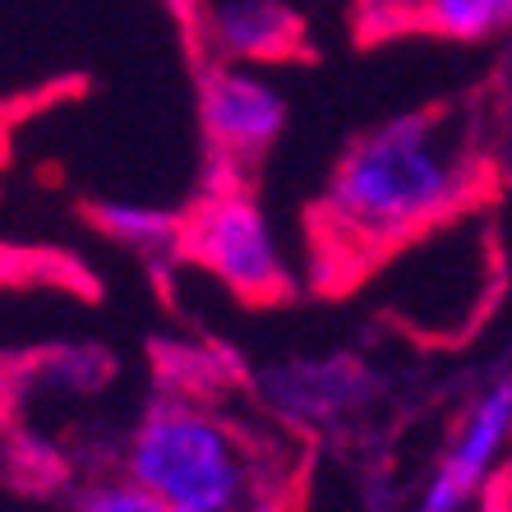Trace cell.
<instances>
[{"label": "cell", "mask_w": 512, "mask_h": 512, "mask_svg": "<svg viewBox=\"0 0 512 512\" xmlns=\"http://www.w3.org/2000/svg\"><path fill=\"white\" fill-rule=\"evenodd\" d=\"M485 153L466 111H411L365 130L319 194L314 236L323 259L360 268L388 259L476 199Z\"/></svg>", "instance_id": "obj_1"}, {"label": "cell", "mask_w": 512, "mask_h": 512, "mask_svg": "<svg viewBox=\"0 0 512 512\" xmlns=\"http://www.w3.org/2000/svg\"><path fill=\"white\" fill-rule=\"evenodd\" d=\"M125 476L171 512H286L291 462L277 443L190 393L157 397L125 443Z\"/></svg>", "instance_id": "obj_2"}, {"label": "cell", "mask_w": 512, "mask_h": 512, "mask_svg": "<svg viewBox=\"0 0 512 512\" xmlns=\"http://www.w3.org/2000/svg\"><path fill=\"white\" fill-rule=\"evenodd\" d=\"M180 254H190L203 273L217 277L240 300H277L291 286L282 240L263 213V203L236 176L213 185L199 199V208L185 217Z\"/></svg>", "instance_id": "obj_3"}, {"label": "cell", "mask_w": 512, "mask_h": 512, "mask_svg": "<svg viewBox=\"0 0 512 512\" xmlns=\"http://www.w3.org/2000/svg\"><path fill=\"white\" fill-rule=\"evenodd\" d=\"M286 97L259 65H227L213 60L199 84V120L213 157L227 176H245L286 130Z\"/></svg>", "instance_id": "obj_4"}, {"label": "cell", "mask_w": 512, "mask_h": 512, "mask_svg": "<svg viewBox=\"0 0 512 512\" xmlns=\"http://www.w3.org/2000/svg\"><path fill=\"white\" fill-rule=\"evenodd\" d=\"M203 47L227 65H263L300 51L305 19L296 0H199L194 5Z\"/></svg>", "instance_id": "obj_5"}, {"label": "cell", "mask_w": 512, "mask_h": 512, "mask_svg": "<svg viewBox=\"0 0 512 512\" xmlns=\"http://www.w3.org/2000/svg\"><path fill=\"white\" fill-rule=\"evenodd\" d=\"M508 443H512V379H499L471 402V411L462 416L434 476L448 480L457 494L476 503V494L489 485L499 457L508 453Z\"/></svg>", "instance_id": "obj_6"}, {"label": "cell", "mask_w": 512, "mask_h": 512, "mask_svg": "<svg viewBox=\"0 0 512 512\" xmlns=\"http://www.w3.org/2000/svg\"><path fill=\"white\" fill-rule=\"evenodd\" d=\"M374 24H416L448 42H489L512 28V0H370Z\"/></svg>", "instance_id": "obj_7"}, {"label": "cell", "mask_w": 512, "mask_h": 512, "mask_svg": "<svg viewBox=\"0 0 512 512\" xmlns=\"http://www.w3.org/2000/svg\"><path fill=\"white\" fill-rule=\"evenodd\" d=\"M97 227L107 231L111 240H120L125 250H139V254H171V250H185V222L153 203H102L97 208Z\"/></svg>", "instance_id": "obj_8"}, {"label": "cell", "mask_w": 512, "mask_h": 512, "mask_svg": "<svg viewBox=\"0 0 512 512\" xmlns=\"http://www.w3.org/2000/svg\"><path fill=\"white\" fill-rule=\"evenodd\" d=\"M74 512H171V508L157 499L153 489H143L134 476L120 471V476H102L79 489Z\"/></svg>", "instance_id": "obj_9"}, {"label": "cell", "mask_w": 512, "mask_h": 512, "mask_svg": "<svg viewBox=\"0 0 512 512\" xmlns=\"http://www.w3.org/2000/svg\"><path fill=\"white\" fill-rule=\"evenodd\" d=\"M494 512H512V499H503V503H499V508H494Z\"/></svg>", "instance_id": "obj_10"}]
</instances>
